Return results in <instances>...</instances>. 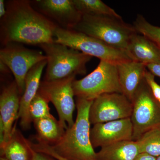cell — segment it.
Instances as JSON below:
<instances>
[{
    "mask_svg": "<svg viewBox=\"0 0 160 160\" xmlns=\"http://www.w3.org/2000/svg\"><path fill=\"white\" fill-rule=\"evenodd\" d=\"M38 142L53 146L63 137L66 129L59 121L52 116L33 121Z\"/></svg>",
    "mask_w": 160,
    "mask_h": 160,
    "instance_id": "obj_19",
    "label": "cell"
},
{
    "mask_svg": "<svg viewBox=\"0 0 160 160\" xmlns=\"http://www.w3.org/2000/svg\"><path fill=\"white\" fill-rule=\"evenodd\" d=\"M20 96L18 87L15 81L3 89L0 96V121L4 129V144L1 149L10 139L14 128L13 123L18 119Z\"/></svg>",
    "mask_w": 160,
    "mask_h": 160,
    "instance_id": "obj_13",
    "label": "cell"
},
{
    "mask_svg": "<svg viewBox=\"0 0 160 160\" xmlns=\"http://www.w3.org/2000/svg\"><path fill=\"white\" fill-rule=\"evenodd\" d=\"M47 63V60L37 63L29 70L26 75L25 91L20 99L18 117V119H20L21 127L24 130H28L31 127L32 121L29 115V106L38 93L42 73Z\"/></svg>",
    "mask_w": 160,
    "mask_h": 160,
    "instance_id": "obj_14",
    "label": "cell"
},
{
    "mask_svg": "<svg viewBox=\"0 0 160 160\" xmlns=\"http://www.w3.org/2000/svg\"><path fill=\"white\" fill-rule=\"evenodd\" d=\"M132 104L121 93H105L92 102L89 112L92 125L130 118Z\"/></svg>",
    "mask_w": 160,
    "mask_h": 160,
    "instance_id": "obj_10",
    "label": "cell"
},
{
    "mask_svg": "<svg viewBox=\"0 0 160 160\" xmlns=\"http://www.w3.org/2000/svg\"><path fill=\"white\" fill-rule=\"evenodd\" d=\"M47 58L43 81L62 79L86 73V65L92 57L62 44L53 42L39 45Z\"/></svg>",
    "mask_w": 160,
    "mask_h": 160,
    "instance_id": "obj_4",
    "label": "cell"
},
{
    "mask_svg": "<svg viewBox=\"0 0 160 160\" xmlns=\"http://www.w3.org/2000/svg\"><path fill=\"white\" fill-rule=\"evenodd\" d=\"M54 42L81 52L100 61L118 65L132 61L125 51L116 49L100 40L75 31L58 26L54 32Z\"/></svg>",
    "mask_w": 160,
    "mask_h": 160,
    "instance_id": "obj_5",
    "label": "cell"
},
{
    "mask_svg": "<svg viewBox=\"0 0 160 160\" xmlns=\"http://www.w3.org/2000/svg\"><path fill=\"white\" fill-rule=\"evenodd\" d=\"M133 128L130 118L98 123L90 129L93 148L105 147L123 141L132 140Z\"/></svg>",
    "mask_w": 160,
    "mask_h": 160,
    "instance_id": "obj_11",
    "label": "cell"
},
{
    "mask_svg": "<svg viewBox=\"0 0 160 160\" xmlns=\"http://www.w3.org/2000/svg\"><path fill=\"white\" fill-rule=\"evenodd\" d=\"M140 153L136 141H123L102 147L96 152V160H134Z\"/></svg>",
    "mask_w": 160,
    "mask_h": 160,
    "instance_id": "obj_17",
    "label": "cell"
},
{
    "mask_svg": "<svg viewBox=\"0 0 160 160\" xmlns=\"http://www.w3.org/2000/svg\"><path fill=\"white\" fill-rule=\"evenodd\" d=\"M31 2L40 13L51 21L54 20L63 29H73L82 17L73 0H37Z\"/></svg>",
    "mask_w": 160,
    "mask_h": 160,
    "instance_id": "obj_12",
    "label": "cell"
},
{
    "mask_svg": "<svg viewBox=\"0 0 160 160\" xmlns=\"http://www.w3.org/2000/svg\"><path fill=\"white\" fill-rule=\"evenodd\" d=\"M72 86L75 96L89 101L105 93H122L117 65L102 60L91 73L81 79L75 80Z\"/></svg>",
    "mask_w": 160,
    "mask_h": 160,
    "instance_id": "obj_6",
    "label": "cell"
},
{
    "mask_svg": "<svg viewBox=\"0 0 160 160\" xmlns=\"http://www.w3.org/2000/svg\"><path fill=\"white\" fill-rule=\"evenodd\" d=\"M72 29L126 52L129 40L137 32L133 25L125 22L122 18L109 16L83 15Z\"/></svg>",
    "mask_w": 160,
    "mask_h": 160,
    "instance_id": "obj_3",
    "label": "cell"
},
{
    "mask_svg": "<svg viewBox=\"0 0 160 160\" xmlns=\"http://www.w3.org/2000/svg\"><path fill=\"white\" fill-rule=\"evenodd\" d=\"M146 66L147 70L155 76L160 78V63H152L146 65Z\"/></svg>",
    "mask_w": 160,
    "mask_h": 160,
    "instance_id": "obj_26",
    "label": "cell"
},
{
    "mask_svg": "<svg viewBox=\"0 0 160 160\" xmlns=\"http://www.w3.org/2000/svg\"><path fill=\"white\" fill-rule=\"evenodd\" d=\"M6 13V7L5 2L3 0H0V18H3Z\"/></svg>",
    "mask_w": 160,
    "mask_h": 160,
    "instance_id": "obj_28",
    "label": "cell"
},
{
    "mask_svg": "<svg viewBox=\"0 0 160 160\" xmlns=\"http://www.w3.org/2000/svg\"><path fill=\"white\" fill-rule=\"evenodd\" d=\"M126 52L132 61L145 65L160 63V47L142 35L135 33L129 40Z\"/></svg>",
    "mask_w": 160,
    "mask_h": 160,
    "instance_id": "obj_16",
    "label": "cell"
},
{
    "mask_svg": "<svg viewBox=\"0 0 160 160\" xmlns=\"http://www.w3.org/2000/svg\"><path fill=\"white\" fill-rule=\"evenodd\" d=\"M119 81L122 92L132 102L135 93L145 79V64L130 61L117 65Z\"/></svg>",
    "mask_w": 160,
    "mask_h": 160,
    "instance_id": "obj_15",
    "label": "cell"
},
{
    "mask_svg": "<svg viewBox=\"0 0 160 160\" xmlns=\"http://www.w3.org/2000/svg\"><path fill=\"white\" fill-rule=\"evenodd\" d=\"M138 33L148 38L160 47V27L152 25L142 15L138 14L133 23Z\"/></svg>",
    "mask_w": 160,
    "mask_h": 160,
    "instance_id": "obj_22",
    "label": "cell"
},
{
    "mask_svg": "<svg viewBox=\"0 0 160 160\" xmlns=\"http://www.w3.org/2000/svg\"><path fill=\"white\" fill-rule=\"evenodd\" d=\"M48 103L49 102L38 92L29 106V115L32 122L52 116L50 113Z\"/></svg>",
    "mask_w": 160,
    "mask_h": 160,
    "instance_id": "obj_23",
    "label": "cell"
},
{
    "mask_svg": "<svg viewBox=\"0 0 160 160\" xmlns=\"http://www.w3.org/2000/svg\"><path fill=\"white\" fill-rule=\"evenodd\" d=\"M32 147L35 151L38 152H42L52 157L57 160H68L60 156L52 149L51 147L48 144H45L42 142H38V143H31Z\"/></svg>",
    "mask_w": 160,
    "mask_h": 160,
    "instance_id": "obj_24",
    "label": "cell"
},
{
    "mask_svg": "<svg viewBox=\"0 0 160 160\" xmlns=\"http://www.w3.org/2000/svg\"><path fill=\"white\" fill-rule=\"evenodd\" d=\"M77 116L73 126L66 130L61 140L51 149L68 160H96V152L90 138L89 112L93 101L77 98Z\"/></svg>",
    "mask_w": 160,
    "mask_h": 160,
    "instance_id": "obj_2",
    "label": "cell"
},
{
    "mask_svg": "<svg viewBox=\"0 0 160 160\" xmlns=\"http://www.w3.org/2000/svg\"><path fill=\"white\" fill-rule=\"evenodd\" d=\"M132 103V140L137 141L146 132L160 126V103L155 98L145 78L135 93Z\"/></svg>",
    "mask_w": 160,
    "mask_h": 160,
    "instance_id": "obj_7",
    "label": "cell"
},
{
    "mask_svg": "<svg viewBox=\"0 0 160 160\" xmlns=\"http://www.w3.org/2000/svg\"><path fill=\"white\" fill-rule=\"evenodd\" d=\"M158 102H159L160 103V100H159L158 101Z\"/></svg>",
    "mask_w": 160,
    "mask_h": 160,
    "instance_id": "obj_32",
    "label": "cell"
},
{
    "mask_svg": "<svg viewBox=\"0 0 160 160\" xmlns=\"http://www.w3.org/2000/svg\"><path fill=\"white\" fill-rule=\"evenodd\" d=\"M156 160H160V156H159L157 158Z\"/></svg>",
    "mask_w": 160,
    "mask_h": 160,
    "instance_id": "obj_31",
    "label": "cell"
},
{
    "mask_svg": "<svg viewBox=\"0 0 160 160\" xmlns=\"http://www.w3.org/2000/svg\"><path fill=\"white\" fill-rule=\"evenodd\" d=\"M157 158L145 153H140L134 160H156Z\"/></svg>",
    "mask_w": 160,
    "mask_h": 160,
    "instance_id": "obj_27",
    "label": "cell"
},
{
    "mask_svg": "<svg viewBox=\"0 0 160 160\" xmlns=\"http://www.w3.org/2000/svg\"><path fill=\"white\" fill-rule=\"evenodd\" d=\"M73 2L82 15L109 16L122 18L114 9L101 0H73Z\"/></svg>",
    "mask_w": 160,
    "mask_h": 160,
    "instance_id": "obj_20",
    "label": "cell"
},
{
    "mask_svg": "<svg viewBox=\"0 0 160 160\" xmlns=\"http://www.w3.org/2000/svg\"><path fill=\"white\" fill-rule=\"evenodd\" d=\"M0 160H8L7 159H6V158L3 157H1V158H0Z\"/></svg>",
    "mask_w": 160,
    "mask_h": 160,
    "instance_id": "obj_30",
    "label": "cell"
},
{
    "mask_svg": "<svg viewBox=\"0 0 160 160\" xmlns=\"http://www.w3.org/2000/svg\"><path fill=\"white\" fill-rule=\"evenodd\" d=\"M1 155L8 160H31V142L14 127L10 139L1 149Z\"/></svg>",
    "mask_w": 160,
    "mask_h": 160,
    "instance_id": "obj_18",
    "label": "cell"
},
{
    "mask_svg": "<svg viewBox=\"0 0 160 160\" xmlns=\"http://www.w3.org/2000/svg\"><path fill=\"white\" fill-rule=\"evenodd\" d=\"M31 160H57L48 155L35 151L31 146Z\"/></svg>",
    "mask_w": 160,
    "mask_h": 160,
    "instance_id": "obj_25",
    "label": "cell"
},
{
    "mask_svg": "<svg viewBox=\"0 0 160 160\" xmlns=\"http://www.w3.org/2000/svg\"><path fill=\"white\" fill-rule=\"evenodd\" d=\"M0 69H1V72L2 73H6L9 72V69L6 64H4L1 61H0Z\"/></svg>",
    "mask_w": 160,
    "mask_h": 160,
    "instance_id": "obj_29",
    "label": "cell"
},
{
    "mask_svg": "<svg viewBox=\"0 0 160 160\" xmlns=\"http://www.w3.org/2000/svg\"><path fill=\"white\" fill-rule=\"evenodd\" d=\"M140 153L157 158L160 156V126L146 132L136 141Z\"/></svg>",
    "mask_w": 160,
    "mask_h": 160,
    "instance_id": "obj_21",
    "label": "cell"
},
{
    "mask_svg": "<svg viewBox=\"0 0 160 160\" xmlns=\"http://www.w3.org/2000/svg\"><path fill=\"white\" fill-rule=\"evenodd\" d=\"M47 60L40 51L27 49L16 43L7 44L0 50V61L12 72L20 95L25 89V80L29 70L37 63Z\"/></svg>",
    "mask_w": 160,
    "mask_h": 160,
    "instance_id": "obj_9",
    "label": "cell"
},
{
    "mask_svg": "<svg viewBox=\"0 0 160 160\" xmlns=\"http://www.w3.org/2000/svg\"><path fill=\"white\" fill-rule=\"evenodd\" d=\"M6 13L1 22V42L3 46L11 43L41 45L54 42L58 26L34 9L31 1H9Z\"/></svg>",
    "mask_w": 160,
    "mask_h": 160,
    "instance_id": "obj_1",
    "label": "cell"
},
{
    "mask_svg": "<svg viewBox=\"0 0 160 160\" xmlns=\"http://www.w3.org/2000/svg\"><path fill=\"white\" fill-rule=\"evenodd\" d=\"M76 76L52 81H43L38 93L55 107L59 121L66 130L73 126V113L75 108L73 83Z\"/></svg>",
    "mask_w": 160,
    "mask_h": 160,
    "instance_id": "obj_8",
    "label": "cell"
}]
</instances>
